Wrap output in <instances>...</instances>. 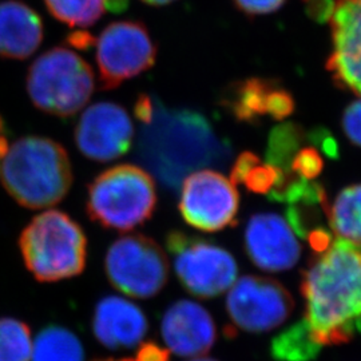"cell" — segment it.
<instances>
[{"label":"cell","instance_id":"obj_11","mask_svg":"<svg viewBox=\"0 0 361 361\" xmlns=\"http://www.w3.org/2000/svg\"><path fill=\"white\" fill-rule=\"evenodd\" d=\"M238 192L232 180L214 170L194 171L180 186V216L201 232L214 233L237 225Z\"/></svg>","mask_w":361,"mask_h":361},{"label":"cell","instance_id":"obj_14","mask_svg":"<svg viewBox=\"0 0 361 361\" xmlns=\"http://www.w3.org/2000/svg\"><path fill=\"white\" fill-rule=\"evenodd\" d=\"M244 245L249 259L265 271H289L301 257L295 233L276 213H258L249 219Z\"/></svg>","mask_w":361,"mask_h":361},{"label":"cell","instance_id":"obj_25","mask_svg":"<svg viewBox=\"0 0 361 361\" xmlns=\"http://www.w3.org/2000/svg\"><path fill=\"white\" fill-rule=\"evenodd\" d=\"M324 169L323 157L316 147H302L292 159L290 171L305 180H314Z\"/></svg>","mask_w":361,"mask_h":361},{"label":"cell","instance_id":"obj_35","mask_svg":"<svg viewBox=\"0 0 361 361\" xmlns=\"http://www.w3.org/2000/svg\"><path fill=\"white\" fill-rule=\"evenodd\" d=\"M99 361H134V359H119V360H116V359H107V360Z\"/></svg>","mask_w":361,"mask_h":361},{"label":"cell","instance_id":"obj_3","mask_svg":"<svg viewBox=\"0 0 361 361\" xmlns=\"http://www.w3.org/2000/svg\"><path fill=\"white\" fill-rule=\"evenodd\" d=\"M0 180L19 205L44 209L67 195L73 185V168L61 143L28 135L10 145L0 165Z\"/></svg>","mask_w":361,"mask_h":361},{"label":"cell","instance_id":"obj_34","mask_svg":"<svg viewBox=\"0 0 361 361\" xmlns=\"http://www.w3.org/2000/svg\"><path fill=\"white\" fill-rule=\"evenodd\" d=\"M189 361H217L214 360V359H210V357H194L192 360Z\"/></svg>","mask_w":361,"mask_h":361},{"label":"cell","instance_id":"obj_31","mask_svg":"<svg viewBox=\"0 0 361 361\" xmlns=\"http://www.w3.org/2000/svg\"><path fill=\"white\" fill-rule=\"evenodd\" d=\"M307 241L314 253H323L324 250H326L332 244L334 240L331 233L326 231L325 226H323L310 232V235L307 237Z\"/></svg>","mask_w":361,"mask_h":361},{"label":"cell","instance_id":"obj_15","mask_svg":"<svg viewBox=\"0 0 361 361\" xmlns=\"http://www.w3.org/2000/svg\"><path fill=\"white\" fill-rule=\"evenodd\" d=\"M161 335L174 355L198 357L213 348L217 340V326L202 305L190 300H180L165 312Z\"/></svg>","mask_w":361,"mask_h":361},{"label":"cell","instance_id":"obj_24","mask_svg":"<svg viewBox=\"0 0 361 361\" xmlns=\"http://www.w3.org/2000/svg\"><path fill=\"white\" fill-rule=\"evenodd\" d=\"M32 337L27 324L11 319H0V361H31Z\"/></svg>","mask_w":361,"mask_h":361},{"label":"cell","instance_id":"obj_2","mask_svg":"<svg viewBox=\"0 0 361 361\" xmlns=\"http://www.w3.org/2000/svg\"><path fill=\"white\" fill-rule=\"evenodd\" d=\"M140 152L143 162L169 188H177L194 169L219 165L229 155L205 116L169 110L155 101L152 119L143 126Z\"/></svg>","mask_w":361,"mask_h":361},{"label":"cell","instance_id":"obj_18","mask_svg":"<svg viewBox=\"0 0 361 361\" xmlns=\"http://www.w3.org/2000/svg\"><path fill=\"white\" fill-rule=\"evenodd\" d=\"M43 40V23L39 13L20 0L0 3V56L27 59Z\"/></svg>","mask_w":361,"mask_h":361},{"label":"cell","instance_id":"obj_27","mask_svg":"<svg viewBox=\"0 0 361 361\" xmlns=\"http://www.w3.org/2000/svg\"><path fill=\"white\" fill-rule=\"evenodd\" d=\"M234 3L247 15H264L277 11L285 0H234Z\"/></svg>","mask_w":361,"mask_h":361},{"label":"cell","instance_id":"obj_7","mask_svg":"<svg viewBox=\"0 0 361 361\" xmlns=\"http://www.w3.org/2000/svg\"><path fill=\"white\" fill-rule=\"evenodd\" d=\"M166 247L180 284L193 296H219L237 279L238 268L232 255L204 238L173 231L166 235Z\"/></svg>","mask_w":361,"mask_h":361},{"label":"cell","instance_id":"obj_10","mask_svg":"<svg viewBox=\"0 0 361 361\" xmlns=\"http://www.w3.org/2000/svg\"><path fill=\"white\" fill-rule=\"evenodd\" d=\"M97 43V66L104 90H113L125 80L152 68L157 46L141 22L121 20L104 28Z\"/></svg>","mask_w":361,"mask_h":361},{"label":"cell","instance_id":"obj_19","mask_svg":"<svg viewBox=\"0 0 361 361\" xmlns=\"http://www.w3.org/2000/svg\"><path fill=\"white\" fill-rule=\"evenodd\" d=\"M31 361H85V349L74 332L50 325L32 341Z\"/></svg>","mask_w":361,"mask_h":361},{"label":"cell","instance_id":"obj_4","mask_svg":"<svg viewBox=\"0 0 361 361\" xmlns=\"http://www.w3.org/2000/svg\"><path fill=\"white\" fill-rule=\"evenodd\" d=\"M19 249L27 269L40 283L68 280L86 268V234L61 210H47L31 219L20 233Z\"/></svg>","mask_w":361,"mask_h":361},{"label":"cell","instance_id":"obj_33","mask_svg":"<svg viewBox=\"0 0 361 361\" xmlns=\"http://www.w3.org/2000/svg\"><path fill=\"white\" fill-rule=\"evenodd\" d=\"M142 1L146 4H150V6H165L174 0H142Z\"/></svg>","mask_w":361,"mask_h":361},{"label":"cell","instance_id":"obj_32","mask_svg":"<svg viewBox=\"0 0 361 361\" xmlns=\"http://www.w3.org/2000/svg\"><path fill=\"white\" fill-rule=\"evenodd\" d=\"M68 42H70L73 46H75L77 49L85 50V49H87L89 46H91L92 38H91L89 34H86V32H75V34H73V35L68 38Z\"/></svg>","mask_w":361,"mask_h":361},{"label":"cell","instance_id":"obj_16","mask_svg":"<svg viewBox=\"0 0 361 361\" xmlns=\"http://www.w3.org/2000/svg\"><path fill=\"white\" fill-rule=\"evenodd\" d=\"M149 331L142 310L123 297H104L92 314V332L109 349H130L140 345Z\"/></svg>","mask_w":361,"mask_h":361},{"label":"cell","instance_id":"obj_1","mask_svg":"<svg viewBox=\"0 0 361 361\" xmlns=\"http://www.w3.org/2000/svg\"><path fill=\"white\" fill-rule=\"evenodd\" d=\"M304 319L319 345H341L361 335V244L336 238L301 271Z\"/></svg>","mask_w":361,"mask_h":361},{"label":"cell","instance_id":"obj_13","mask_svg":"<svg viewBox=\"0 0 361 361\" xmlns=\"http://www.w3.org/2000/svg\"><path fill=\"white\" fill-rule=\"evenodd\" d=\"M328 20L332 51L326 70L340 89L361 95V0H337Z\"/></svg>","mask_w":361,"mask_h":361},{"label":"cell","instance_id":"obj_36","mask_svg":"<svg viewBox=\"0 0 361 361\" xmlns=\"http://www.w3.org/2000/svg\"><path fill=\"white\" fill-rule=\"evenodd\" d=\"M304 1H305V3H307V1H310V0H304Z\"/></svg>","mask_w":361,"mask_h":361},{"label":"cell","instance_id":"obj_8","mask_svg":"<svg viewBox=\"0 0 361 361\" xmlns=\"http://www.w3.org/2000/svg\"><path fill=\"white\" fill-rule=\"evenodd\" d=\"M104 271L119 292L145 300L157 296L168 284L169 259L153 238L129 234L109 247Z\"/></svg>","mask_w":361,"mask_h":361},{"label":"cell","instance_id":"obj_21","mask_svg":"<svg viewBox=\"0 0 361 361\" xmlns=\"http://www.w3.org/2000/svg\"><path fill=\"white\" fill-rule=\"evenodd\" d=\"M269 353L274 361H316L322 353V345L314 341L308 324L302 319L271 340Z\"/></svg>","mask_w":361,"mask_h":361},{"label":"cell","instance_id":"obj_17","mask_svg":"<svg viewBox=\"0 0 361 361\" xmlns=\"http://www.w3.org/2000/svg\"><path fill=\"white\" fill-rule=\"evenodd\" d=\"M225 104L237 121L246 123H256L267 116L283 121L295 111V99L289 91L274 80L259 78L234 86Z\"/></svg>","mask_w":361,"mask_h":361},{"label":"cell","instance_id":"obj_5","mask_svg":"<svg viewBox=\"0 0 361 361\" xmlns=\"http://www.w3.org/2000/svg\"><path fill=\"white\" fill-rule=\"evenodd\" d=\"M155 207L154 178L137 165L107 169L87 188V214L106 229L128 232L141 226L153 217Z\"/></svg>","mask_w":361,"mask_h":361},{"label":"cell","instance_id":"obj_6","mask_svg":"<svg viewBox=\"0 0 361 361\" xmlns=\"http://www.w3.org/2000/svg\"><path fill=\"white\" fill-rule=\"evenodd\" d=\"M94 89L95 79L90 65L65 47L43 52L27 73L31 102L50 116H75L90 101Z\"/></svg>","mask_w":361,"mask_h":361},{"label":"cell","instance_id":"obj_12","mask_svg":"<svg viewBox=\"0 0 361 361\" xmlns=\"http://www.w3.org/2000/svg\"><path fill=\"white\" fill-rule=\"evenodd\" d=\"M74 138L78 150L97 162H110L126 154L134 141L129 113L119 104L98 102L78 121Z\"/></svg>","mask_w":361,"mask_h":361},{"label":"cell","instance_id":"obj_23","mask_svg":"<svg viewBox=\"0 0 361 361\" xmlns=\"http://www.w3.org/2000/svg\"><path fill=\"white\" fill-rule=\"evenodd\" d=\"M52 16L70 27L95 25L106 10V0H44Z\"/></svg>","mask_w":361,"mask_h":361},{"label":"cell","instance_id":"obj_9","mask_svg":"<svg viewBox=\"0 0 361 361\" xmlns=\"http://www.w3.org/2000/svg\"><path fill=\"white\" fill-rule=\"evenodd\" d=\"M295 308L293 297L277 280L244 276L234 281L226 297V312L233 326L225 334L231 338L240 329L246 334H265L284 324Z\"/></svg>","mask_w":361,"mask_h":361},{"label":"cell","instance_id":"obj_28","mask_svg":"<svg viewBox=\"0 0 361 361\" xmlns=\"http://www.w3.org/2000/svg\"><path fill=\"white\" fill-rule=\"evenodd\" d=\"M308 138L316 145V149L323 150L329 158H338V143L336 142L335 137L328 130H312L308 134Z\"/></svg>","mask_w":361,"mask_h":361},{"label":"cell","instance_id":"obj_26","mask_svg":"<svg viewBox=\"0 0 361 361\" xmlns=\"http://www.w3.org/2000/svg\"><path fill=\"white\" fill-rule=\"evenodd\" d=\"M341 128L350 142L361 147V99L349 104L341 118Z\"/></svg>","mask_w":361,"mask_h":361},{"label":"cell","instance_id":"obj_29","mask_svg":"<svg viewBox=\"0 0 361 361\" xmlns=\"http://www.w3.org/2000/svg\"><path fill=\"white\" fill-rule=\"evenodd\" d=\"M259 162V158L255 153L244 152L235 159L232 170H231V180L233 183H243L247 171Z\"/></svg>","mask_w":361,"mask_h":361},{"label":"cell","instance_id":"obj_20","mask_svg":"<svg viewBox=\"0 0 361 361\" xmlns=\"http://www.w3.org/2000/svg\"><path fill=\"white\" fill-rule=\"evenodd\" d=\"M326 219L338 238L361 244V183L347 186L336 195Z\"/></svg>","mask_w":361,"mask_h":361},{"label":"cell","instance_id":"obj_22","mask_svg":"<svg viewBox=\"0 0 361 361\" xmlns=\"http://www.w3.org/2000/svg\"><path fill=\"white\" fill-rule=\"evenodd\" d=\"M305 130L297 123L286 122L276 126L269 134L267 162L271 166L290 174L292 159L301 149V143L305 141Z\"/></svg>","mask_w":361,"mask_h":361},{"label":"cell","instance_id":"obj_30","mask_svg":"<svg viewBox=\"0 0 361 361\" xmlns=\"http://www.w3.org/2000/svg\"><path fill=\"white\" fill-rule=\"evenodd\" d=\"M134 361H169V350L161 348L153 341L143 343Z\"/></svg>","mask_w":361,"mask_h":361}]
</instances>
